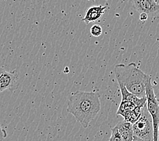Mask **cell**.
Segmentation results:
<instances>
[{"label":"cell","mask_w":159,"mask_h":141,"mask_svg":"<svg viewBox=\"0 0 159 141\" xmlns=\"http://www.w3.org/2000/svg\"><path fill=\"white\" fill-rule=\"evenodd\" d=\"M98 93L76 92L69 97L67 111L71 113L83 128L89 126L101 110V101Z\"/></svg>","instance_id":"1"},{"label":"cell","mask_w":159,"mask_h":141,"mask_svg":"<svg viewBox=\"0 0 159 141\" xmlns=\"http://www.w3.org/2000/svg\"><path fill=\"white\" fill-rule=\"evenodd\" d=\"M114 73L118 84L139 99L146 97V84L150 76L146 75L135 63L128 64H118Z\"/></svg>","instance_id":"2"},{"label":"cell","mask_w":159,"mask_h":141,"mask_svg":"<svg viewBox=\"0 0 159 141\" xmlns=\"http://www.w3.org/2000/svg\"><path fill=\"white\" fill-rule=\"evenodd\" d=\"M133 137L142 141H153V124L146 104L142 108L137 121L132 124Z\"/></svg>","instance_id":"3"},{"label":"cell","mask_w":159,"mask_h":141,"mask_svg":"<svg viewBox=\"0 0 159 141\" xmlns=\"http://www.w3.org/2000/svg\"><path fill=\"white\" fill-rule=\"evenodd\" d=\"M146 97L147 109L152 119L153 141H158L159 100L155 95L151 77L148 78L146 84Z\"/></svg>","instance_id":"4"},{"label":"cell","mask_w":159,"mask_h":141,"mask_svg":"<svg viewBox=\"0 0 159 141\" xmlns=\"http://www.w3.org/2000/svg\"><path fill=\"white\" fill-rule=\"evenodd\" d=\"M133 6L139 13H159V5L154 0H131Z\"/></svg>","instance_id":"5"},{"label":"cell","mask_w":159,"mask_h":141,"mask_svg":"<svg viewBox=\"0 0 159 141\" xmlns=\"http://www.w3.org/2000/svg\"><path fill=\"white\" fill-rule=\"evenodd\" d=\"M18 83V74L16 71H3L0 75V93L15 87Z\"/></svg>","instance_id":"6"},{"label":"cell","mask_w":159,"mask_h":141,"mask_svg":"<svg viewBox=\"0 0 159 141\" xmlns=\"http://www.w3.org/2000/svg\"><path fill=\"white\" fill-rule=\"evenodd\" d=\"M106 9L107 6L102 5L91 7L86 10L85 15L82 19V21L84 22L86 24H89L99 19L106 12Z\"/></svg>","instance_id":"7"},{"label":"cell","mask_w":159,"mask_h":141,"mask_svg":"<svg viewBox=\"0 0 159 141\" xmlns=\"http://www.w3.org/2000/svg\"><path fill=\"white\" fill-rule=\"evenodd\" d=\"M120 135L121 141H132L133 139V132L132 124L125 120L121 121L116 125Z\"/></svg>","instance_id":"8"},{"label":"cell","mask_w":159,"mask_h":141,"mask_svg":"<svg viewBox=\"0 0 159 141\" xmlns=\"http://www.w3.org/2000/svg\"><path fill=\"white\" fill-rule=\"evenodd\" d=\"M118 84L121 91L122 100L131 101V102L135 104L137 107H143L146 104V97L139 99V98L136 96L135 95H133V94L129 92L122 84Z\"/></svg>","instance_id":"9"},{"label":"cell","mask_w":159,"mask_h":141,"mask_svg":"<svg viewBox=\"0 0 159 141\" xmlns=\"http://www.w3.org/2000/svg\"><path fill=\"white\" fill-rule=\"evenodd\" d=\"M142 108V107H137L134 109L125 112L121 116L123 117L125 121L129 122L131 124H133L137 121V119L140 117Z\"/></svg>","instance_id":"10"},{"label":"cell","mask_w":159,"mask_h":141,"mask_svg":"<svg viewBox=\"0 0 159 141\" xmlns=\"http://www.w3.org/2000/svg\"><path fill=\"white\" fill-rule=\"evenodd\" d=\"M137 106L135 104L129 100H121L120 105L118 108L117 114L119 115H122L126 111L134 109Z\"/></svg>","instance_id":"11"},{"label":"cell","mask_w":159,"mask_h":141,"mask_svg":"<svg viewBox=\"0 0 159 141\" xmlns=\"http://www.w3.org/2000/svg\"><path fill=\"white\" fill-rule=\"evenodd\" d=\"M103 32L102 27L99 24H95L91 28V33L95 37H99Z\"/></svg>","instance_id":"12"},{"label":"cell","mask_w":159,"mask_h":141,"mask_svg":"<svg viewBox=\"0 0 159 141\" xmlns=\"http://www.w3.org/2000/svg\"><path fill=\"white\" fill-rule=\"evenodd\" d=\"M110 141H121L120 135L119 134L116 126L111 128V134L110 138Z\"/></svg>","instance_id":"13"},{"label":"cell","mask_w":159,"mask_h":141,"mask_svg":"<svg viewBox=\"0 0 159 141\" xmlns=\"http://www.w3.org/2000/svg\"><path fill=\"white\" fill-rule=\"evenodd\" d=\"M7 137V132L4 129L2 128L1 124H0V141H3Z\"/></svg>","instance_id":"14"},{"label":"cell","mask_w":159,"mask_h":141,"mask_svg":"<svg viewBox=\"0 0 159 141\" xmlns=\"http://www.w3.org/2000/svg\"><path fill=\"white\" fill-rule=\"evenodd\" d=\"M148 18V14L146 13H140V16H139V19L142 21H146Z\"/></svg>","instance_id":"15"},{"label":"cell","mask_w":159,"mask_h":141,"mask_svg":"<svg viewBox=\"0 0 159 141\" xmlns=\"http://www.w3.org/2000/svg\"><path fill=\"white\" fill-rule=\"evenodd\" d=\"M132 141H142V140H140L139 139L135 138V137H133V139Z\"/></svg>","instance_id":"16"},{"label":"cell","mask_w":159,"mask_h":141,"mask_svg":"<svg viewBox=\"0 0 159 141\" xmlns=\"http://www.w3.org/2000/svg\"><path fill=\"white\" fill-rule=\"evenodd\" d=\"M4 71V69H3V68H2V67H0V75H1L2 73V72Z\"/></svg>","instance_id":"17"},{"label":"cell","mask_w":159,"mask_h":141,"mask_svg":"<svg viewBox=\"0 0 159 141\" xmlns=\"http://www.w3.org/2000/svg\"><path fill=\"white\" fill-rule=\"evenodd\" d=\"M154 1L155 2H156V3H157V4L159 5V0H154Z\"/></svg>","instance_id":"18"}]
</instances>
